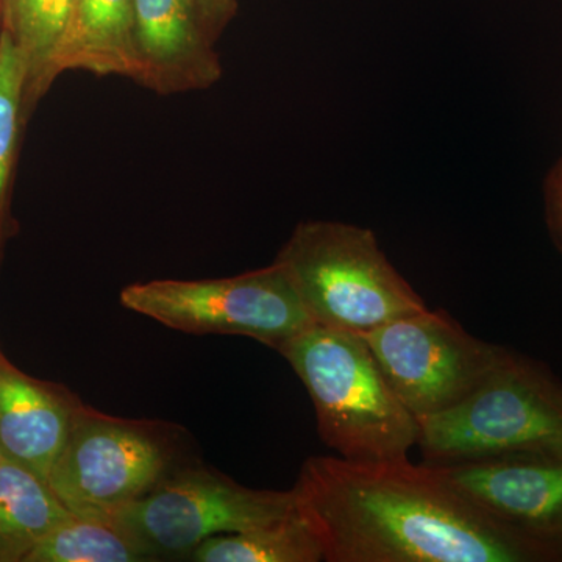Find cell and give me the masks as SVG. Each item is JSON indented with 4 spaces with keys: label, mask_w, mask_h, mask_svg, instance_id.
I'll return each mask as SVG.
<instances>
[{
    "label": "cell",
    "mask_w": 562,
    "mask_h": 562,
    "mask_svg": "<svg viewBox=\"0 0 562 562\" xmlns=\"http://www.w3.org/2000/svg\"><path fill=\"white\" fill-rule=\"evenodd\" d=\"M295 508L328 562H516L522 542L431 464L308 458Z\"/></svg>",
    "instance_id": "1"
},
{
    "label": "cell",
    "mask_w": 562,
    "mask_h": 562,
    "mask_svg": "<svg viewBox=\"0 0 562 562\" xmlns=\"http://www.w3.org/2000/svg\"><path fill=\"white\" fill-rule=\"evenodd\" d=\"M308 391L325 446L350 461L405 460L419 420L357 333L312 324L277 349Z\"/></svg>",
    "instance_id": "2"
},
{
    "label": "cell",
    "mask_w": 562,
    "mask_h": 562,
    "mask_svg": "<svg viewBox=\"0 0 562 562\" xmlns=\"http://www.w3.org/2000/svg\"><path fill=\"white\" fill-rule=\"evenodd\" d=\"M313 324L371 331L428 306L368 228L333 221L299 224L277 255Z\"/></svg>",
    "instance_id": "3"
},
{
    "label": "cell",
    "mask_w": 562,
    "mask_h": 562,
    "mask_svg": "<svg viewBox=\"0 0 562 562\" xmlns=\"http://www.w3.org/2000/svg\"><path fill=\"white\" fill-rule=\"evenodd\" d=\"M195 460L179 425L111 416L81 403L47 483L69 513L110 520Z\"/></svg>",
    "instance_id": "4"
},
{
    "label": "cell",
    "mask_w": 562,
    "mask_h": 562,
    "mask_svg": "<svg viewBox=\"0 0 562 562\" xmlns=\"http://www.w3.org/2000/svg\"><path fill=\"white\" fill-rule=\"evenodd\" d=\"M430 464L505 454L562 453V392L506 355L464 401L419 419Z\"/></svg>",
    "instance_id": "5"
},
{
    "label": "cell",
    "mask_w": 562,
    "mask_h": 562,
    "mask_svg": "<svg viewBox=\"0 0 562 562\" xmlns=\"http://www.w3.org/2000/svg\"><path fill=\"white\" fill-rule=\"evenodd\" d=\"M295 512L292 490H251L195 460L110 520L154 561L190 560L213 536L250 530Z\"/></svg>",
    "instance_id": "6"
},
{
    "label": "cell",
    "mask_w": 562,
    "mask_h": 562,
    "mask_svg": "<svg viewBox=\"0 0 562 562\" xmlns=\"http://www.w3.org/2000/svg\"><path fill=\"white\" fill-rule=\"evenodd\" d=\"M124 308L188 335H232L279 349L313 322L279 265L225 279L150 280L121 291Z\"/></svg>",
    "instance_id": "7"
},
{
    "label": "cell",
    "mask_w": 562,
    "mask_h": 562,
    "mask_svg": "<svg viewBox=\"0 0 562 562\" xmlns=\"http://www.w3.org/2000/svg\"><path fill=\"white\" fill-rule=\"evenodd\" d=\"M398 401L416 419L464 401L506 357L442 310L398 317L360 335Z\"/></svg>",
    "instance_id": "8"
},
{
    "label": "cell",
    "mask_w": 562,
    "mask_h": 562,
    "mask_svg": "<svg viewBox=\"0 0 562 562\" xmlns=\"http://www.w3.org/2000/svg\"><path fill=\"white\" fill-rule=\"evenodd\" d=\"M431 465L458 494L512 535L513 527L561 535L562 453L505 454Z\"/></svg>",
    "instance_id": "9"
},
{
    "label": "cell",
    "mask_w": 562,
    "mask_h": 562,
    "mask_svg": "<svg viewBox=\"0 0 562 562\" xmlns=\"http://www.w3.org/2000/svg\"><path fill=\"white\" fill-rule=\"evenodd\" d=\"M139 77L136 83L160 95L205 91L222 77V65L194 0H133Z\"/></svg>",
    "instance_id": "10"
},
{
    "label": "cell",
    "mask_w": 562,
    "mask_h": 562,
    "mask_svg": "<svg viewBox=\"0 0 562 562\" xmlns=\"http://www.w3.org/2000/svg\"><path fill=\"white\" fill-rule=\"evenodd\" d=\"M65 384L21 371L0 347V453L3 460L47 475L81 405Z\"/></svg>",
    "instance_id": "11"
},
{
    "label": "cell",
    "mask_w": 562,
    "mask_h": 562,
    "mask_svg": "<svg viewBox=\"0 0 562 562\" xmlns=\"http://www.w3.org/2000/svg\"><path fill=\"white\" fill-rule=\"evenodd\" d=\"M68 70L138 81L133 0H72L68 24L47 69V88Z\"/></svg>",
    "instance_id": "12"
},
{
    "label": "cell",
    "mask_w": 562,
    "mask_h": 562,
    "mask_svg": "<svg viewBox=\"0 0 562 562\" xmlns=\"http://www.w3.org/2000/svg\"><path fill=\"white\" fill-rule=\"evenodd\" d=\"M68 508L38 473L0 462V562H25Z\"/></svg>",
    "instance_id": "13"
},
{
    "label": "cell",
    "mask_w": 562,
    "mask_h": 562,
    "mask_svg": "<svg viewBox=\"0 0 562 562\" xmlns=\"http://www.w3.org/2000/svg\"><path fill=\"white\" fill-rule=\"evenodd\" d=\"M2 27L16 47L25 69V110L32 116L49 92L47 69L57 49L72 0H0Z\"/></svg>",
    "instance_id": "14"
},
{
    "label": "cell",
    "mask_w": 562,
    "mask_h": 562,
    "mask_svg": "<svg viewBox=\"0 0 562 562\" xmlns=\"http://www.w3.org/2000/svg\"><path fill=\"white\" fill-rule=\"evenodd\" d=\"M190 561L319 562L324 561V552L314 532L295 512L250 530L213 536L192 552Z\"/></svg>",
    "instance_id": "15"
},
{
    "label": "cell",
    "mask_w": 562,
    "mask_h": 562,
    "mask_svg": "<svg viewBox=\"0 0 562 562\" xmlns=\"http://www.w3.org/2000/svg\"><path fill=\"white\" fill-rule=\"evenodd\" d=\"M25 110V69L10 36L0 40V272L7 249L18 233L13 216V188L20 160Z\"/></svg>",
    "instance_id": "16"
},
{
    "label": "cell",
    "mask_w": 562,
    "mask_h": 562,
    "mask_svg": "<svg viewBox=\"0 0 562 562\" xmlns=\"http://www.w3.org/2000/svg\"><path fill=\"white\" fill-rule=\"evenodd\" d=\"M150 554L111 520L70 513L25 562H147Z\"/></svg>",
    "instance_id": "17"
},
{
    "label": "cell",
    "mask_w": 562,
    "mask_h": 562,
    "mask_svg": "<svg viewBox=\"0 0 562 562\" xmlns=\"http://www.w3.org/2000/svg\"><path fill=\"white\" fill-rule=\"evenodd\" d=\"M194 2L203 27L209 32L211 40L216 41L235 16L238 3L236 0H194Z\"/></svg>",
    "instance_id": "18"
},
{
    "label": "cell",
    "mask_w": 562,
    "mask_h": 562,
    "mask_svg": "<svg viewBox=\"0 0 562 562\" xmlns=\"http://www.w3.org/2000/svg\"><path fill=\"white\" fill-rule=\"evenodd\" d=\"M547 202H549L553 228L562 238V157L547 180Z\"/></svg>",
    "instance_id": "19"
},
{
    "label": "cell",
    "mask_w": 562,
    "mask_h": 562,
    "mask_svg": "<svg viewBox=\"0 0 562 562\" xmlns=\"http://www.w3.org/2000/svg\"><path fill=\"white\" fill-rule=\"evenodd\" d=\"M2 32H3V27H2V2H0V40H2Z\"/></svg>",
    "instance_id": "20"
},
{
    "label": "cell",
    "mask_w": 562,
    "mask_h": 562,
    "mask_svg": "<svg viewBox=\"0 0 562 562\" xmlns=\"http://www.w3.org/2000/svg\"><path fill=\"white\" fill-rule=\"evenodd\" d=\"M3 461V457H2V453H0V462Z\"/></svg>",
    "instance_id": "21"
}]
</instances>
